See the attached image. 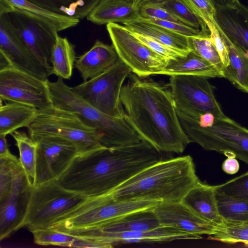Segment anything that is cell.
I'll return each mask as SVG.
<instances>
[{
  "mask_svg": "<svg viewBox=\"0 0 248 248\" xmlns=\"http://www.w3.org/2000/svg\"><path fill=\"white\" fill-rule=\"evenodd\" d=\"M121 100L126 119L144 140L163 153L180 154L191 142L185 132L170 88L131 74Z\"/></svg>",
  "mask_w": 248,
  "mask_h": 248,
  "instance_id": "1",
  "label": "cell"
},
{
  "mask_svg": "<svg viewBox=\"0 0 248 248\" xmlns=\"http://www.w3.org/2000/svg\"><path fill=\"white\" fill-rule=\"evenodd\" d=\"M199 181L190 155L163 159L140 171L111 193L117 201L180 202Z\"/></svg>",
  "mask_w": 248,
  "mask_h": 248,
  "instance_id": "2",
  "label": "cell"
},
{
  "mask_svg": "<svg viewBox=\"0 0 248 248\" xmlns=\"http://www.w3.org/2000/svg\"><path fill=\"white\" fill-rule=\"evenodd\" d=\"M62 78L47 84L53 106L76 115L86 126L93 129L101 145L113 148L131 145L141 141L126 117L106 114L73 93Z\"/></svg>",
  "mask_w": 248,
  "mask_h": 248,
  "instance_id": "3",
  "label": "cell"
},
{
  "mask_svg": "<svg viewBox=\"0 0 248 248\" xmlns=\"http://www.w3.org/2000/svg\"><path fill=\"white\" fill-rule=\"evenodd\" d=\"M181 125L191 142L208 151L234 157L248 164V129L226 116L211 113L197 120L178 115Z\"/></svg>",
  "mask_w": 248,
  "mask_h": 248,
  "instance_id": "4",
  "label": "cell"
},
{
  "mask_svg": "<svg viewBox=\"0 0 248 248\" xmlns=\"http://www.w3.org/2000/svg\"><path fill=\"white\" fill-rule=\"evenodd\" d=\"M27 128L33 140L55 136L70 141L77 147L78 155L104 147L94 130L85 125L76 115L53 106L38 109L34 119Z\"/></svg>",
  "mask_w": 248,
  "mask_h": 248,
  "instance_id": "5",
  "label": "cell"
},
{
  "mask_svg": "<svg viewBox=\"0 0 248 248\" xmlns=\"http://www.w3.org/2000/svg\"><path fill=\"white\" fill-rule=\"evenodd\" d=\"M88 198L65 189L57 181L33 186L24 227L30 232L51 227Z\"/></svg>",
  "mask_w": 248,
  "mask_h": 248,
  "instance_id": "6",
  "label": "cell"
},
{
  "mask_svg": "<svg viewBox=\"0 0 248 248\" xmlns=\"http://www.w3.org/2000/svg\"><path fill=\"white\" fill-rule=\"evenodd\" d=\"M160 202L151 201H117L108 194L89 197L52 226L70 232L94 227L129 213L155 207Z\"/></svg>",
  "mask_w": 248,
  "mask_h": 248,
  "instance_id": "7",
  "label": "cell"
},
{
  "mask_svg": "<svg viewBox=\"0 0 248 248\" xmlns=\"http://www.w3.org/2000/svg\"><path fill=\"white\" fill-rule=\"evenodd\" d=\"M0 19L45 65L50 66L58 31L49 22L31 12L0 0Z\"/></svg>",
  "mask_w": 248,
  "mask_h": 248,
  "instance_id": "8",
  "label": "cell"
},
{
  "mask_svg": "<svg viewBox=\"0 0 248 248\" xmlns=\"http://www.w3.org/2000/svg\"><path fill=\"white\" fill-rule=\"evenodd\" d=\"M132 72L119 58L102 74L70 89L99 111L110 116L124 118L126 114L120 95L123 83Z\"/></svg>",
  "mask_w": 248,
  "mask_h": 248,
  "instance_id": "9",
  "label": "cell"
},
{
  "mask_svg": "<svg viewBox=\"0 0 248 248\" xmlns=\"http://www.w3.org/2000/svg\"><path fill=\"white\" fill-rule=\"evenodd\" d=\"M207 78L193 75L170 77L168 85L178 115L193 120L205 113L218 117L226 116L215 96L214 87Z\"/></svg>",
  "mask_w": 248,
  "mask_h": 248,
  "instance_id": "10",
  "label": "cell"
},
{
  "mask_svg": "<svg viewBox=\"0 0 248 248\" xmlns=\"http://www.w3.org/2000/svg\"><path fill=\"white\" fill-rule=\"evenodd\" d=\"M107 30L119 58L140 78L158 75L167 61L154 52L124 25L107 24Z\"/></svg>",
  "mask_w": 248,
  "mask_h": 248,
  "instance_id": "11",
  "label": "cell"
},
{
  "mask_svg": "<svg viewBox=\"0 0 248 248\" xmlns=\"http://www.w3.org/2000/svg\"><path fill=\"white\" fill-rule=\"evenodd\" d=\"M46 81L13 66L0 70V99L43 109L52 107Z\"/></svg>",
  "mask_w": 248,
  "mask_h": 248,
  "instance_id": "12",
  "label": "cell"
},
{
  "mask_svg": "<svg viewBox=\"0 0 248 248\" xmlns=\"http://www.w3.org/2000/svg\"><path fill=\"white\" fill-rule=\"evenodd\" d=\"M34 140L38 144L34 186L58 181L79 155L76 146L63 138L45 136Z\"/></svg>",
  "mask_w": 248,
  "mask_h": 248,
  "instance_id": "13",
  "label": "cell"
},
{
  "mask_svg": "<svg viewBox=\"0 0 248 248\" xmlns=\"http://www.w3.org/2000/svg\"><path fill=\"white\" fill-rule=\"evenodd\" d=\"M33 186L20 163L9 194L0 201V240L24 227Z\"/></svg>",
  "mask_w": 248,
  "mask_h": 248,
  "instance_id": "14",
  "label": "cell"
},
{
  "mask_svg": "<svg viewBox=\"0 0 248 248\" xmlns=\"http://www.w3.org/2000/svg\"><path fill=\"white\" fill-rule=\"evenodd\" d=\"M0 52L11 66L44 81L52 75L51 66L44 64L0 19Z\"/></svg>",
  "mask_w": 248,
  "mask_h": 248,
  "instance_id": "15",
  "label": "cell"
},
{
  "mask_svg": "<svg viewBox=\"0 0 248 248\" xmlns=\"http://www.w3.org/2000/svg\"><path fill=\"white\" fill-rule=\"evenodd\" d=\"M153 209L161 225L174 227L199 236H210L215 232L217 226L181 201L160 202Z\"/></svg>",
  "mask_w": 248,
  "mask_h": 248,
  "instance_id": "16",
  "label": "cell"
},
{
  "mask_svg": "<svg viewBox=\"0 0 248 248\" xmlns=\"http://www.w3.org/2000/svg\"><path fill=\"white\" fill-rule=\"evenodd\" d=\"M78 237L102 242L108 245L111 248L124 243L167 242L202 238V236L188 233L177 228L164 225L146 231L95 233Z\"/></svg>",
  "mask_w": 248,
  "mask_h": 248,
  "instance_id": "17",
  "label": "cell"
},
{
  "mask_svg": "<svg viewBox=\"0 0 248 248\" xmlns=\"http://www.w3.org/2000/svg\"><path fill=\"white\" fill-rule=\"evenodd\" d=\"M154 207L132 212L94 227L66 232L80 237L95 233H115L152 230L161 226L154 211Z\"/></svg>",
  "mask_w": 248,
  "mask_h": 248,
  "instance_id": "18",
  "label": "cell"
},
{
  "mask_svg": "<svg viewBox=\"0 0 248 248\" xmlns=\"http://www.w3.org/2000/svg\"><path fill=\"white\" fill-rule=\"evenodd\" d=\"M216 9L217 27L248 57V7Z\"/></svg>",
  "mask_w": 248,
  "mask_h": 248,
  "instance_id": "19",
  "label": "cell"
},
{
  "mask_svg": "<svg viewBox=\"0 0 248 248\" xmlns=\"http://www.w3.org/2000/svg\"><path fill=\"white\" fill-rule=\"evenodd\" d=\"M119 58L112 44L108 45L96 40L90 50L78 57L75 66L85 81L105 72Z\"/></svg>",
  "mask_w": 248,
  "mask_h": 248,
  "instance_id": "20",
  "label": "cell"
},
{
  "mask_svg": "<svg viewBox=\"0 0 248 248\" xmlns=\"http://www.w3.org/2000/svg\"><path fill=\"white\" fill-rule=\"evenodd\" d=\"M181 202L216 226L224 222L218 210L216 186L209 185L199 180Z\"/></svg>",
  "mask_w": 248,
  "mask_h": 248,
  "instance_id": "21",
  "label": "cell"
},
{
  "mask_svg": "<svg viewBox=\"0 0 248 248\" xmlns=\"http://www.w3.org/2000/svg\"><path fill=\"white\" fill-rule=\"evenodd\" d=\"M123 24L131 32L149 37L174 49L183 56L191 50L188 37L144 21L140 16Z\"/></svg>",
  "mask_w": 248,
  "mask_h": 248,
  "instance_id": "22",
  "label": "cell"
},
{
  "mask_svg": "<svg viewBox=\"0 0 248 248\" xmlns=\"http://www.w3.org/2000/svg\"><path fill=\"white\" fill-rule=\"evenodd\" d=\"M158 74L173 76L193 75L209 78H222L216 67L193 50L186 56H179L167 62Z\"/></svg>",
  "mask_w": 248,
  "mask_h": 248,
  "instance_id": "23",
  "label": "cell"
},
{
  "mask_svg": "<svg viewBox=\"0 0 248 248\" xmlns=\"http://www.w3.org/2000/svg\"><path fill=\"white\" fill-rule=\"evenodd\" d=\"M139 16V8L131 2L104 0L87 16V19L101 25L110 23H123Z\"/></svg>",
  "mask_w": 248,
  "mask_h": 248,
  "instance_id": "24",
  "label": "cell"
},
{
  "mask_svg": "<svg viewBox=\"0 0 248 248\" xmlns=\"http://www.w3.org/2000/svg\"><path fill=\"white\" fill-rule=\"evenodd\" d=\"M38 109L27 104L10 102L0 107V135L11 134L18 128L28 127L34 119Z\"/></svg>",
  "mask_w": 248,
  "mask_h": 248,
  "instance_id": "25",
  "label": "cell"
},
{
  "mask_svg": "<svg viewBox=\"0 0 248 248\" xmlns=\"http://www.w3.org/2000/svg\"><path fill=\"white\" fill-rule=\"evenodd\" d=\"M217 28L227 46L230 60L228 65L224 67L223 78L239 90L248 93V57Z\"/></svg>",
  "mask_w": 248,
  "mask_h": 248,
  "instance_id": "26",
  "label": "cell"
},
{
  "mask_svg": "<svg viewBox=\"0 0 248 248\" xmlns=\"http://www.w3.org/2000/svg\"><path fill=\"white\" fill-rule=\"evenodd\" d=\"M56 15L81 19L104 0H26Z\"/></svg>",
  "mask_w": 248,
  "mask_h": 248,
  "instance_id": "27",
  "label": "cell"
},
{
  "mask_svg": "<svg viewBox=\"0 0 248 248\" xmlns=\"http://www.w3.org/2000/svg\"><path fill=\"white\" fill-rule=\"evenodd\" d=\"M76 58L75 46L66 38L60 37L58 34L50 59L52 74L69 79L72 75Z\"/></svg>",
  "mask_w": 248,
  "mask_h": 248,
  "instance_id": "28",
  "label": "cell"
},
{
  "mask_svg": "<svg viewBox=\"0 0 248 248\" xmlns=\"http://www.w3.org/2000/svg\"><path fill=\"white\" fill-rule=\"evenodd\" d=\"M16 141L19 153V161L33 186L36 180L37 142L26 132L16 130L11 134Z\"/></svg>",
  "mask_w": 248,
  "mask_h": 248,
  "instance_id": "29",
  "label": "cell"
},
{
  "mask_svg": "<svg viewBox=\"0 0 248 248\" xmlns=\"http://www.w3.org/2000/svg\"><path fill=\"white\" fill-rule=\"evenodd\" d=\"M208 239L230 244L243 243L248 247V222L224 221L216 227L215 232Z\"/></svg>",
  "mask_w": 248,
  "mask_h": 248,
  "instance_id": "30",
  "label": "cell"
},
{
  "mask_svg": "<svg viewBox=\"0 0 248 248\" xmlns=\"http://www.w3.org/2000/svg\"><path fill=\"white\" fill-rule=\"evenodd\" d=\"M218 208L224 221L248 222V201L217 195Z\"/></svg>",
  "mask_w": 248,
  "mask_h": 248,
  "instance_id": "31",
  "label": "cell"
},
{
  "mask_svg": "<svg viewBox=\"0 0 248 248\" xmlns=\"http://www.w3.org/2000/svg\"><path fill=\"white\" fill-rule=\"evenodd\" d=\"M14 6L24 9L39 16L52 24L58 32L77 26L79 19L60 16L26 0H6Z\"/></svg>",
  "mask_w": 248,
  "mask_h": 248,
  "instance_id": "32",
  "label": "cell"
},
{
  "mask_svg": "<svg viewBox=\"0 0 248 248\" xmlns=\"http://www.w3.org/2000/svg\"><path fill=\"white\" fill-rule=\"evenodd\" d=\"M165 7L180 22L201 31L209 36L210 31L205 23L197 16L181 0H165Z\"/></svg>",
  "mask_w": 248,
  "mask_h": 248,
  "instance_id": "33",
  "label": "cell"
},
{
  "mask_svg": "<svg viewBox=\"0 0 248 248\" xmlns=\"http://www.w3.org/2000/svg\"><path fill=\"white\" fill-rule=\"evenodd\" d=\"M191 50L211 63L224 77V66L209 36L188 37Z\"/></svg>",
  "mask_w": 248,
  "mask_h": 248,
  "instance_id": "34",
  "label": "cell"
},
{
  "mask_svg": "<svg viewBox=\"0 0 248 248\" xmlns=\"http://www.w3.org/2000/svg\"><path fill=\"white\" fill-rule=\"evenodd\" d=\"M34 242L41 246H57L71 247L77 237L52 227L33 230L31 232Z\"/></svg>",
  "mask_w": 248,
  "mask_h": 248,
  "instance_id": "35",
  "label": "cell"
},
{
  "mask_svg": "<svg viewBox=\"0 0 248 248\" xmlns=\"http://www.w3.org/2000/svg\"><path fill=\"white\" fill-rule=\"evenodd\" d=\"M216 187L217 195L248 201V171Z\"/></svg>",
  "mask_w": 248,
  "mask_h": 248,
  "instance_id": "36",
  "label": "cell"
},
{
  "mask_svg": "<svg viewBox=\"0 0 248 248\" xmlns=\"http://www.w3.org/2000/svg\"><path fill=\"white\" fill-rule=\"evenodd\" d=\"M19 163V159L12 154L0 157V201L9 194L15 170Z\"/></svg>",
  "mask_w": 248,
  "mask_h": 248,
  "instance_id": "37",
  "label": "cell"
},
{
  "mask_svg": "<svg viewBox=\"0 0 248 248\" xmlns=\"http://www.w3.org/2000/svg\"><path fill=\"white\" fill-rule=\"evenodd\" d=\"M139 15L144 18L181 23L165 7L163 1H148L143 3L139 7Z\"/></svg>",
  "mask_w": 248,
  "mask_h": 248,
  "instance_id": "38",
  "label": "cell"
},
{
  "mask_svg": "<svg viewBox=\"0 0 248 248\" xmlns=\"http://www.w3.org/2000/svg\"><path fill=\"white\" fill-rule=\"evenodd\" d=\"M140 16L144 21L159 25L171 31L187 37L207 36L205 35L201 31L189 27L182 23L156 18H147Z\"/></svg>",
  "mask_w": 248,
  "mask_h": 248,
  "instance_id": "39",
  "label": "cell"
},
{
  "mask_svg": "<svg viewBox=\"0 0 248 248\" xmlns=\"http://www.w3.org/2000/svg\"><path fill=\"white\" fill-rule=\"evenodd\" d=\"M181 0L196 16L203 21L206 19H214L216 9L211 0Z\"/></svg>",
  "mask_w": 248,
  "mask_h": 248,
  "instance_id": "40",
  "label": "cell"
},
{
  "mask_svg": "<svg viewBox=\"0 0 248 248\" xmlns=\"http://www.w3.org/2000/svg\"><path fill=\"white\" fill-rule=\"evenodd\" d=\"M204 21L209 30L210 38L217 51L224 67L228 66L230 62L228 51L214 19H206Z\"/></svg>",
  "mask_w": 248,
  "mask_h": 248,
  "instance_id": "41",
  "label": "cell"
},
{
  "mask_svg": "<svg viewBox=\"0 0 248 248\" xmlns=\"http://www.w3.org/2000/svg\"><path fill=\"white\" fill-rule=\"evenodd\" d=\"M133 33L142 43L167 61L170 60H174L179 56H182L174 49L149 37L138 33Z\"/></svg>",
  "mask_w": 248,
  "mask_h": 248,
  "instance_id": "42",
  "label": "cell"
},
{
  "mask_svg": "<svg viewBox=\"0 0 248 248\" xmlns=\"http://www.w3.org/2000/svg\"><path fill=\"white\" fill-rule=\"evenodd\" d=\"M72 248H109L111 247L109 245L102 242L78 237L74 242Z\"/></svg>",
  "mask_w": 248,
  "mask_h": 248,
  "instance_id": "43",
  "label": "cell"
},
{
  "mask_svg": "<svg viewBox=\"0 0 248 248\" xmlns=\"http://www.w3.org/2000/svg\"><path fill=\"white\" fill-rule=\"evenodd\" d=\"M239 164L237 158L234 157H227L222 163L223 170L228 174H234L239 170Z\"/></svg>",
  "mask_w": 248,
  "mask_h": 248,
  "instance_id": "44",
  "label": "cell"
},
{
  "mask_svg": "<svg viewBox=\"0 0 248 248\" xmlns=\"http://www.w3.org/2000/svg\"><path fill=\"white\" fill-rule=\"evenodd\" d=\"M215 8H234L242 7V4L239 0H211Z\"/></svg>",
  "mask_w": 248,
  "mask_h": 248,
  "instance_id": "45",
  "label": "cell"
},
{
  "mask_svg": "<svg viewBox=\"0 0 248 248\" xmlns=\"http://www.w3.org/2000/svg\"><path fill=\"white\" fill-rule=\"evenodd\" d=\"M11 154L8 148L6 136L0 135V157L7 156Z\"/></svg>",
  "mask_w": 248,
  "mask_h": 248,
  "instance_id": "46",
  "label": "cell"
},
{
  "mask_svg": "<svg viewBox=\"0 0 248 248\" xmlns=\"http://www.w3.org/2000/svg\"><path fill=\"white\" fill-rule=\"evenodd\" d=\"M106 0L108 1H125V2H131L133 4H134V5L136 7H137L138 8H139L138 7V3L139 1H140V0Z\"/></svg>",
  "mask_w": 248,
  "mask_h": 248,
  "instance_id": "47",
  "label": "cell"
},
{
  "mask_svg": "<svg viewBox=\"0 0 248 248\" xmlns=\"http://www.w3.org/2000/svg\"><path fill=\"white\" fill-rule=\"evenodd\" d=\"M164 0H140L138 3V7L139 8L141 4L148 1L162 2Z\"/></svg>",
  "mask_w": 248,
  "mask_h": 248,
  "instance_id": "48",
  "label": "cell"
}]
</instances>
